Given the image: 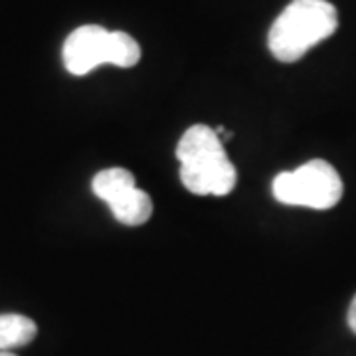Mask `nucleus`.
<instances>
[{
    "label": "nucleus",
    "instance_id": "nucleus-1",
    "mask_svg": "<svg viewBox=\"0 0 356 356\" xmlns=\"http://www.w3.org/2000/svg\"><path fill=\"white\" fill-rule=\"evenodd\" d=\"M339 14L327 0H293L273 22L267 46L275 60L293 64L337 32Z\"/></svg>",
    "mask_w": 356,
    "mask_h": 356
},
{
    "label": "nucleus",
    "instance_id": "nucleus-2",
    "mask_svg": "<svg viewBox=\"0 0 356 356\" xmlns=\"http://www.w3.org/2000/svg\"><path fill=\"white\" fill-rule=\"evenodd\" d=\"M275 200L287 206L329 210L343 198V180L327 161H309L303 166L280 172L273 180Z\"/></svg>",
    "mask_w": 356,
    "mask_h": 356
},
{
    "label": "nucleus",
    "instance_id": "nucleus-3",
    "mask_svg": "<svg viewBox=\"0 0 356 356\" xmlns=\"http://www.w3.org/2000/svg\"><path fill=\"white\" fill-rule=\"evenodd\" d=\"M62 56L72 76H86L99 65L111 64V32L97 24L79 26L65 40Z\"/></svg>",
    "mask_w": 356,
    "mask_h": 356
},
{
    "label": "nucleus",
    "instance_id": "nucleus-4",
    "mask_svg": "<svg viewBox=\"0 0 356 356\" xmlns=\"http://www.w3.org/2000/svg\"><path fill=\"white\" fill-rule=\"evenodd\" d=\"M177 156L184 168H202L228 159L216 129L208 125H192L178 140Z\"/></svg>",
    "mask_w": 356,
    "mask_h": 356
},
{
    "label": "nucleus",
    "instance_id": "nucleus-5",
    "mask_svg": "<svg viewBox=\"0 0 356 356\" xmlns=\"http://www.w3.org/2000/svg\"><path fill=\"white\" fill-rule=\"evenodd\" d=\"M180 180L186 191L198 196H226L234 191L238 182L236 166L229 159L204 168H182L180 166Z\"/></svg>",
    "mask_w": 356,
    "mask_h": 356
},
{
    "label": "nucleus",
    "instance_id": "nucleus-6",
    "mask_svg": "<svg viewBox=\"0 0 356 356\" xmlns=\"http://www.w3.org/2000/svg\"><path fill=\"white\" fill-rule=\"evenodd\" d=\"M109 208L117 222L125 226H140L153 214V200L147 192L135 186L109 204Z\"/></svg>",
    "mask_w": 356,
    "mask_h": 356
},
{
    "label": "nucleus",
    "instance_id": "nucleus-7",
    "mask_svg": "<svg viewBox=\"0 0 356 356\" xmlns=\"http://www.w3.org/2000/svg\"><path fill=\"white\" fill-rule=\"evenodd\" d=\"M38 327L24 315H0V353H10V348L26 346L36 339Z\"/></svg>",
    "mask_w": 356,
    "mask_h": 356
},
{
    "label": "nucleus",
    "instance_id": "nucleus-8",
    "mask_svg": "<svg viewBox=\"0 0 356 356\" xmlns=\"http://www.w3.org/2000/svg\"><path fill=\"white\" fill-rule=\"evenodd\" d=\"M135 186H137L135 177L127 168H105L102 172H97L91 182L93 194L107 204H111Z\"/></svg>",
    "mask_w": 356,
    "mask_h": 356
},
{
    "label": "nucleus",
    "instance_id": "nucleus-9",
    "mask_svg": "<svg viewBox=\"0 0 356 356\" xmlns=\"http://www.w3.org/2000/svg\"><path fill=\"white\" fill-rule=\"evenodd\" d=\"M140 46L125 32H111V64L117 67H133L139 64Z\"/></svg>",
    "mask_w": 356,
    "mask_h": 356
},
{
    "label": "nucleus",
    "instance_id": "nucleus-10",
    "mask_svg": "<svg viewBox=\"0 0 356 356\" xmlns=\"http://www.w3.org/2000/svg\"><path fill=\"white\" fill-rule=\"evenodd\" d=\"M346 321H348V327H350V331L356 334V295H355V299H353V303H350V309H348V317H346Z\"/></svg>",
    "mask_w": 356,
    "mask_h": 356
},
{
    "label": "nucleus",
    "instance_id": "nucleus-11",
    "mask_svg": "<svg viewBox=\"0 0 356 356\" xmlns=\"http://www.w3.org/2000/svg\"><path fill=\"white\" fill-rule=\"evenodd\" d=\"M0 356H16V355H13V353H0Z\"/></svg>",
    "mask_w": 356,
    "mask_h": 356
}]
</instances>
